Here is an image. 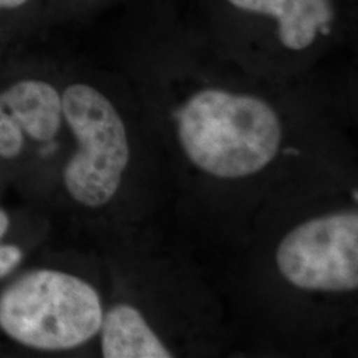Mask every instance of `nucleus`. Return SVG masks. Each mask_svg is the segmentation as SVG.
Here are the masks:
<instances>
[{"label":"nucleus","mask_w":358,"mask_h":358,"mask_svg":"<svg viewBox=\"0 0 358 358\" xmlns=\"http://www.w3.org/2000/svg\"><path fill=\"white\" fill-rule=\"evenodd\" d=\"M353 194H355V202H357L358 196H357V190H356V189H355V192H353Z\"/></svg>","instance_id":"nucleus-12"},{"label":"nucleus","mask_w":358,"mask_h":358,"mask_svg":"<svg viewBox=\"0 0 358 358\" xmlns=\"http://www.w3.org/2000/svg\"><path fill=\"white\" fill-rule=\"evenodd\" d=\"M282 278L306 291L352 292L358 287L357 211L313 217L276 250Z\"/></svg>","instance_id":"nucleus-4"},{"label":"nucleus","mask_w":358,"mask_h":358,"mask_svg":"<svg viewBox=\"0 0 358 358\" xmlns=\"http://www.w3.org/2000/svg\"><path fill=\"white\" fill-rule=\"evenodd\" d=\"M26 136L0 101V158L16 159L24 152Z\"/></svg>","instance_id":"nucleus-8"},{"label":"nucleus","mask_w":358,"mask_h":358,"mask_svg":"<svg viewBox=\"0 0 358 358\" xmlns=\"http://www.w3.org/2000/svg\"><path fill=\"white\" fill-rule=\"evenodd\" d=\"M0 101L23 130L36 142L56 138L63 122L62 94L38 78H20L0 92Z\"/></svg>","instance_id":"nucleus-5"},{"label":"nucleus","mask_w":358,"mask_h":358,"mask_svg":"<svg viewBox=\"0 0 358 358\" xmlns=\"http://www.w3.org/2000/svg\"><path fill=\"white\" fill-rule=\"evenodd\" d=\"M10 226H11V220H10L8 214L0 208V242L10 230Z\"/></svg>","instance_id":"nucleus-11"},{"label":"nucleus","mask_w":358,"mask_h":358,"mask_svg":"<svg viewBox=\"0 0 358 358\" xmlns=\"http://www.w3.org/2000/svg\"><path fill=\"white\" fill-rule=\"evenodd\" d=\"M103 316L96 288L57 269L28 271L0 294V331L40 352L87 344L100 331Z\"/></svg>","instance_id":"nucleus-2"},{"label":"nucleus","mask_w":358,"mask_h":358,"mask_svg":"<svg viewBox=\"0 0 358 358\" xmlns=\"http://www.w3.org/2000/svg\"><path fill=\"white\" fill-rule=\"evenodd\" d=\"M23 257V250L19 245L0 243V279L7 278L17 268Z\"/></svg>","instance_id":"nucleus-9"},{"label":"nucleus","mask_w":358,"mask_h":358,"mask_svg":"<svg viewBox=\"0 0 358 358\" xmlns=\"http://www.w3.org/2000/svg\"><path fill=\"white\" fill-rule=\"evenodd\" d=\"M29 0H0V11H11L24 7Z\"/></svg>","instance_id":"nucleus-10"},{"label":"nucleus","mask_w":358,"mask_h":358,"mask_svg":"<svg viewBox=\"0 0 358 358\" xmlns=\"http://www.w3.org/2000/svg\"><path fill=\"white\" fill-rule=\"evenodd\" d=\"M62 103L63 120L77 141L63 170L65 190L84 207H103L115 198L128 167L125 124L110 100L88 84L69 85Z\"/></svg>","instance_id":"nucleus-3"},{"label":"nucleus","mask_w":358,"mask_h":358,"mask_svg":"<svg viewBox=\"0 0 358 358\" xmlns=\"http://www.w3.org/2000/svg\"><path fill=\"white\" fill-rule=\"evenodd\" d=\"M99 333L105 358L171 357L141 312L129 304H115L103 312Z\"/></svg>","instance_id":"nucleus-7"},{"label":"nucleus","mask_w":358,"mask_h":358,"mask_svg":"<svg viewBox=\"0 0 358 358\" xmlns=\"http://www.w3.org/2000/svg\"><path fill=\"white\" fill-rule=\"evenodd\" d=\"M178 138L202 171L217 178H244L273 161L282 125L276 112L257 97L206 90L180 109Z\"/></svg>","instance_id":"nucleus-1"},{"label":"nucleus","mask_w":358,"mask_h":358,"mask_svg":"<svg viewBox=\"0 0 358 358\" xmlns=\"http://www.w3.org/2000/svg\"><path fill=\"white\" fill-rule=\"evenodd\" d=\"M236 8L276 17L279 38L294 51L309 47L319 31L331 24V0H229Z\"/></svg>","instance_id":"nucleus-6"}]
</instances>
